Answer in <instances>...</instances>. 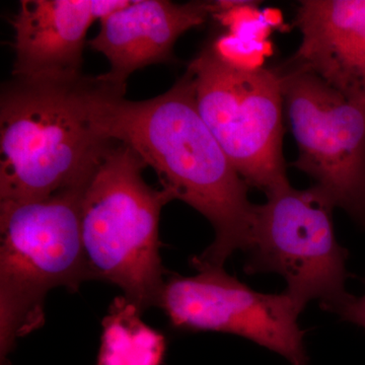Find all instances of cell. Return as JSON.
Instances as JSON below:
<instances>
[{"mask_svg": "<svg viewBox=\"0 0 365 365\" xmlns=\"http://www.w3.org/2000/svg\"><path fill=\"white\" fill-rule=\"evenodd\" d=\"M125 93L108 85L101 95L103 133L130 146L155 170L174 200L188 204L212 225L215 241L191 259L192 267H223L235 252L248 248L256 205L250 202L248 185L199 114L191 72L150 100L133 102Z\"/></svg>", "mask_w": 365, "mask_h": 365, "instance_id": "cell-1", "label": "cell"}, {"mask_svg": "<svg viewBox=\"0 0 365 365\" xmlns=\"http://www.w3.org/2000/svg\"><path fill=\"white\" fill-rule=\"evenodd\" d=\"M101 76L16 78L0 98V202L85 186L111 141L101 129Z\"/></svg>", "mask_w": 365, "mask_h": 365, "instance_id": "cell-2", "label": "cell"}, {"mask_svg": "<svg viewBox=\"0 0 365 365\" xmlns=\"http://www.w3.org/2000/svg\"><path fill=\"white\" fill-rule=\"evenodd\" d=\"M148 167L113 140L101 153L81 199V240L91 280L117 285L141 312L158 307L165 284L160 220L174 200L144 181Z\"/></svg>", "mask_w": 365, "mask_h": 365, "instance_id": "cell-3", "label": "cell"}, {"mask_svg": "<svg viewBox=\"0 0 365 365\" xmlns=\"http://www.w3.org/2000/svg\"><path fill=\"white\" fill-rule=\"evenodd\" d=\"M83 187L48 198L0 202V362L16 341L45 323V299L57 287L78 292L91 280L81 240Z\"/></svg>", "mask_w": 365, "mask_h": 365, "instance_id": "cell-4", "label": "cell"}, {"mask_svg": "<svg viewBox=\"0 0 365 365\" xmlns=\"http://www.w3.org/2000/svg\"><path fill=\"white\" fill-rule=\"evenodd\" d=\"M187 71L199 114L247 185L267 194L288 184L284 98L277 69L232 66L209 44Z\"/></svg>", "mask_w": 365, "mask_h": 365, "instance_id": "cell-5", "label": "cell"}, {"mask_svg": "<svg viewBox=\"0 0 365 365\" xmlns=\"http://www.w3.org/2000/svg\"><path fill=\"white\" fill-rule=\"evenodd\" d=\"M256 205L246 253L247 274L278 273L285 294L300 309L311 300L332 312L350 295L346 292L347 250L336 239L334 205L312 186L297 190L283 185Z\"/></svg>", "mask_w": 365, "mask_h": 365, "instance_id": "cell-6", "label": "cell"}, {"mask_svg": "<svg viewBox=\"0 0 365 365\" xmlns=\"http://www.w3.org/2000/svg\"><path fill=\"white\" fill-rule=\"evenodd\" d=\"M277 71L299 148L292 165L365 227V106L289 62Z\"/></svg>", "mask_w": 365, "mask_h": 365, "instance_id": "cell-7", "label": "cell"}, {"mask_svg": "<svg viewBox=\"0 0 365 365\" xmlns=\"http://www.w3.org/2000/svg\"><path fill=\"white\" fill-rule=\"evenodd\" d=\"M193 276L165 281L158 307L173 328L185 332L232 334L278 353L290 365H309L302 309L285 292L262 294L223 267L196 266Z\"/></svg>", "mask_w": 365, "mask_h": 365, "instance_id": "cell-8", "label": "cell"}, {"mask_svg": "<svg viewBox=\"0 0 365 365\" xmlns=\"http://www.w3.org/2000/svg\"><path fill=\"white\" fill-rule=\"evenodd\" d=\"M128 0H21L11 20L13 76L60 78L83 73L86 34L93 21L128 6Z\"/></svg>", "mask_w": 365, "mask_h": 365, "instance_id": "cell-9", "label": "cell"}, {"mask_svg": "<svg viewBox=\"0 0 365 365\" xmlns=\"http://www.w3.org/2000/svg\"><path fill=\"white\" fill-rule=\"evenodd\" d=\"M217 13L215 1L180 4L168 0H138L101 20L100 33L88 41L110 63L103 78L126 91L138 69L175 60L178 39Z\"/></svg>", "mask_w": 365, "mask_h": 365, "instance_id": "cell-10", "label": "cell"}, {"mask_svg": "<svg viewBox=\"0 0 365 365\" xmlns=\"http://www.w3.org/2000/svg\"><path fill=\"white\" fill-rule=\"evenodd\" d=\"M302 43L289 63L365 106V0H302Z\"/></svg>", "mask_w": 365, "mask_h": 365, "instance_id": "cell-11", "label": "cell"}, {"mask_svg": "<svg viewBox=\"0 0 365 365\" xmlns=\"http://www.w3.org/2000/svg\"><path fill=\"white\" fill-rule=\"evenodd\" d=\"M143 312L124 297L113 300L103 319L96 365H160L165 351V336L141 319Z\"/></svg>", "mask_w": 365, "mask_h": 365, "instance_id": "cell-12", "label": "cell"}, {"mask_svg": "<svg viewBox=\"0 0 365 365\" xmlns=\"http://www.w3.org/2000/svg\"><path fill=\"white\" fill-rule=\"evenodd\" d=\"M333 313L339 314L343 321L365 329V294L360 297L350 295L344 302L334 309Z\"/></svg>", "mask_w": 365, "mask_h": 365, "instance_id": "cell-13", "label": "cell"}]
</instances>
